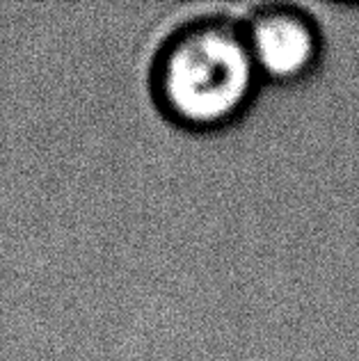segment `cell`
I'll use <instances>...</instances> for the list:
<instances>
[{"label": "cell", "instance_id": "1", "mask_svg": "<svg viewBox=\"0 0 359 361\" xmlns=\"http://www.w3.org/2000/svg\"><path fill=\"white\" fill-rule=\"evenodd\" d=\"M245 32L229 23L190 25L158 60L156 92L163 108L190 128H217L238 117L259 82Z\"/></svg>", "mask_w": 359, "mask_h": 361}, {"label": "cell", "instance_id": "2", "mask_svg": "<svg viewBox=\"0 0 359 361\" xmlns=\"http://www.w3.org/2000/svg\"><path fill=\"white\" fill-rule=\"evenodd\" d=\"M243 32L259 75L279 82L309 75L323 53L318 25L307 14L288 7L263 9Z\"/></svg>", "mask_w": 359, "mask_h": 361}]
</instances>
